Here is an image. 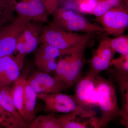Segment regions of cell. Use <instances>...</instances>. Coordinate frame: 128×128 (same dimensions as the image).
Listing matches in <instances>:
<instances>
[{"label":"cell","mask_w":128,"mask_h":128,"mask_svg":"<svg viewBox=\"0 0 128 128\" xmlns=\"http://www.w3.org/2000/svg\"><path fill=\"white\" fill-rule=\"evenodd\" d=\"M102 41L108 44L115 51L121 55H128V36L124 34L114 38H110L107 36L102 38Z\"/></svg>","instance_id":"e0dca14e"},{"label":"cell","mask_w":128,"mask_h":128,"mask_svg":"<svg viewBox=\"0 0 128 128\" xmlns=\"http://www.w3.org/2000/svg\"><path fill=\"white\" fill-rule=\"evenodd\" d=\"M96 76L89 71L76 84L73 98L79 106L85 110H91L92 107L98 105Z\"/></svg>","instance_id":"ba28073f"},{"label":"cell","mask_w":128,"mask_h":128,"mask_svg":"<svg viewBox=\"0 0 128 128\" xmlns=\"http://www.w3.org/2000/svg\"><path fill=\"white\" fill-rule=\"evenodd\" d=\"M37 22H28L17 41L15 52L17 54L14 58L22 68L25 56L34 52L41 42L40 36L43 27Z\"/></svg>","instance_id":"52a82bcc"},{"label":"cell","mask_w":128,"mask_h":128,"mask_svg":"<svg viewBox=\"0 0 128 128\" xmlns=\"http://www.w3.org/2000/svg\"><path fill=\"white\" fill-rule=\"evenodd\" d=\"M22 70L12 56L0 57V87L13 83L20 76Z\"/></svg>","instance_id":"4fadbf2b"},{"label":"cell","mask_w":128,"mask_h":128,"mask_svg":"<svg viewBox=\"0 0 128 128\" xmlns=\"http://www.w3.org/2000/svg\"><path fill=\"white\" fill-rule=\"evenodd\" d=\"M0 126L6 128H25L27 124L18 121L13 114L0 104Z\"/></svg>","instance_id":"ffe728a7"},{"label":"cell","mask_w":128,"mask_h":128,"mask_svg":"<svg viewBox=\"0 0 128 128\" xmlns=\"http://www.w3.org/2000/svg\"><path fill=\"white\" fill-rule=\"evenodd\" d=\"M95 33L81 34L67 32L53 23L43 27L40 36L41 43L56 48L63 55H70L84 46L94 38Z\"/></svg>","instance_id":"6da1fadb"},{"label":"cell","mask_w":128,"mask_h":128,"mask_svg":"<svg viewBox=\"0 0 128 128\" xmlns=\"http://www.w3.org/2000/svg\"><path fill=\"white\" fill-rule=\"evenodd\" d=\"M94 52L102 58L110 62H112L116 52L108 44L102 41H101L97 48Z\"/></svg>","instance_id":"cb8c5ba5"},{"label":"cell","mask_w":128,"mask_h":128,"mask_svg":"<svg viewBox=\"0 0 128 128\" xmlns=\"http://www.w3.org/2000/svg\"><path fill=\"white\" fill-rule=\"evenodd\" d=\"M28 22L16 16L0 27V57L12 55L15 52L18 37Z\"/></svg>","instance_id":"9c48e42d"},{"label":"cell","mask_w":128,"mask_h":128,"mask_svg":"<svg viewBox=\"0 0 128 128\" xmlns=\"http://www.w3.org/2000/svg\"><path fill=\"white\" fill-rule=\"evenodd\" d=\"M125 1L128 2V0H125Z\"/></svg>","instance_id":"f1b7e54d"},{"label":"cell","mask_w":128,"mask_h":128,"mask_svg":"<svg viewBox=\"0 0 128 128\" xmlns=\"http://www.w3.org/2000/svg\"><path fill=\"white\" fill-rule=\"evenodd\" d=\"M112 64L115 67L116 71L128 74V55H121L118 58L113 59Z\"/></svg>","instance_id":"d4e9b609"},{"label":"cell","mask_w":128,"mask_h":128,"mask_svg":"<svg viewBox=\"0 0 128 128\" xmlns=\"http://www.w3.org/2000/svg\"><path fill=\"white\" fill-rule=\"evenodd\" d=\"M37 93L27 80L25 85L24 100L23 118L27 123L33 121L35 118V108Z\"/></svg>","instance_id":"5bb4252c"},{"label":"cell","mask_w":128,"mask_h":128,"mask_svg":"<svg viewBox=\"0 0 128 128\" xmlns=\"http://www.w3.org/2000/svg\"><path fill=\"white\" fill-rule=\"evenodd\" d=\"M74 120H71L64 125L63 128H88V123L80 122L76 121Z\"/></svg>","instance_id":"4316f807"},{"label":"cell","mask_w":128,"mask_h":128,"mask_svg":"<svg viewBox=\"0 0 128 128\" xmlns=\"http://www.w3.org/2000/svg\"><path fill=\"white\" fill-rule=\"evenodd\" d=\"M96 89L102 113L97 128H104L120 115L121 109L118 104L116 88L112 81L99 75L96 76Z\"/></svg>","instance_id":"7a4b0ae2"},{"label":"cell","mask_w":128,"mask_h":128,"mask_svg":"<svg viewBox=\"0 0 128 128\" xmlns=\"http://www.w3.org/2000/svg\"><path fill=\"white\" fill-rule=\"evenodd\" d=\"M34 52V62L38 70L50 75L54 74L56 70V59L64 56L60 50L43 43H41Z\"/></svg>","instance_id":"7c38bea8"},{"label":"cell","mask_w":128,"mask_h":128,"mask_svg":"<svg viewBox=\"0 0 128 128\" xmlns=\"http://www.w3.org/2000/svg\"><path fill=\"white\" fill-rule=\"evenodd\" d=\"M17 16L29 22H44L48 16L41 0H11Z\"/></svg>","instance_id":"30bf717a"},{"label":"cell","mask_w":128,"mask_h":128,"mask_svg":"<svg viewBox=\"0 0 128 128\" xmlns=\"http://www.w3.org/2000/svg\"><path fill=\"white\" fill-rule=\"evenodd\" d=\"M26 81V75H22L20 76L13 82L14 84L13 87L12 88V93L14 104L17 110L22 118L23 116L24 92L25 85Z\"/></svg>","instance_id":"2e32d148"},{"label":"cell","mask_w":128,"mask_h":128,"mask_svg":"<svg viewBox=\"0 0 128 128\" xmlns=\"http://www.w3.org/2000/svg\"><path fill=\"white\" fill-rule=\"evenodd\" d=\"M37 98L44 102L45 110L52 112L68 114L76 113L82 118H94L95 112L80 107L72 96L62 94L60 92L52 94H37Z\"/></svg>","instance_id":"8992f818"},{"label":"cell","mask_w":128,"mask_h":128,"mask_svg":"<svg viewBox=\"0 0 128 128\" xmlns=\"http://www.w3.org/2000/svg\"><path fill=\"white\" fill-rule=\"evenodd\" d=\"M52 23L62 30L70 32H104L103 28L92 23L77 12L64 7H59L52 14Z\"/></svg>","instance_id":"277c9868"},{"label":"cell","mask_w":128,"mask_h":128,"mask_svg":"<svg viewBox=\"0 0 128 128\" xmlns=\"http://www.w3.org/2000/svg\"></svg>","instance_id":"f546056e"},{"label":"cell","mask_w":128,"mask_h":128,"mask_svg":"<svg viewBox=\"0 0 128 128\" xmlns=\"http://www.w3.org/2000/svg\"><path fill=\"white\" fill-rule=\"evenodd\" d=\"M116 78L122 95V108H126L128 107V74L116 71Z\"/></svg>","instance_id":"603a6c76"},{"label":"cell","mask_w":128,"mask_h":128,"mask_svg":"<svg viewBox=\"0 0 128 128\" xmlns=\"http://www.w3.org/2000/svg\"><path fill=\"white\" fill-rule=\"evenodd\" d=\"M90 62L91 66L89 71L96 76L99 75L102 72L107 70L112 65V62L105 60L94 52Z\"/></svg>","instance_id":"7402d4cb"},{"label":"cell","mask_w":128,"mask_h":128,"mask_svg":"<svg viewBox=\"0 0 128 128\" xmlns=\"http://www.w3.org/2000/svg\"><path fill=\"white\" fill-rule=\"evenodd\" d=\"M70 0L74 2H76L77 0Z\"/></svg>","instance_id":"83f0119b"},{"label":"cell","mask_w":128,"mask_h":128,"mask_svg":"<svg viewBox=\"0 0 128 128\" xmlns=\"http://www.w3.org/2000/svg\"><path fill=\"white\" fill-rule=\"evenodd\" d=\"M11 0H0V27L16 17Z\"/></svg>","instance_id":"d6986e66"},{"label":"cell","mask_w":128,"mask_h":128,"mask_svg":"<svg viewBox=\"0 0 128 128\" xmlns=\"http://www.w3.org/2000/svg\"><path fill=\"white\" fill-rule=\"evenodd\" d=\"M123 1H125V0H97L96 5L88 14L96 17L100 16Z\"/></svg>","instance_id":"44dd1931"},{"label":"cell","mask_w":128,"mask_h":128,"mask_svg":"<svg viewBox=\"0 0 128 128\" xmlns=\"http://www.w3.org/2000/svg\"><path fill=\"white\" fill-rule=\"evenodd\" d=\"M63 0H41L47 15H51L60 7Z\"/></svg>","instance_id":"484cf974"},{"label":"cell","mask_w":128,"mask_h":128,"mask_svg":"<svg viewBox=\"0 0 128 128\" xmlns=\"http://www.w3.org/2000/svg\"><path fill=\"white\" fill-rule=\"evenodd\" d=\"M128 2L123 1L92 20L99 24L108 35L117 37L124 34L128 27Z\"/></svg>","instance_id":"5b68a950"},{"label":"cell","mask_w":128,"mask_h":128,"mask_svg":"<svg viewBox=\"0 0 128 128\" xmlns=\"http://www.w3.org/2000/svg\"><path fill=\"white\" fill-rule=\"evenodd\" d=\"M12 90L9 86L0 87V104L5 109L13 114L18 121L27 124L15 106Z\"/></svg>","instance_id":"9a60e30c"},{"label":"cell","mask_w":128,"mask_h":128,"mask_svg":"<svg viewBox=\"0 0 128 128\" xmlns=\"http://www.w3.org/2000/svg\"><path fill=\"white\" fill-rule=\"evenodd\" d=\"M83 46L64 58H60L57 62L54 77L69 87L74 86L81 80L82 72L86 61Z\"/></svg>","instance_id":"3957f363"},{"label":"cell","mask_w":128,"mask_h":128,"mask_svg":"<svg viewBox=\"0 0 128 128\" xmlns=\"http://www.w3.org/2000/svg\"><path fill=\"white\" fill-rule=\"evenodd\" d=\"M27 80L37 94L58 93L69 88L54 76L41 71L36 72Z\"/></svg>","instance_id":"8fae6325"},{"label":"cell","mask_w":128,"mask_h":128,"mask_svg":"<svg viewBox=\"0 0 128 128\" xmlns=\"http://www.w3.org/2000/svg\"><path fill=\"white\" fill-rule=\"evenodd\" d=\"M30 128H61L58 118L50 114L40 115L34 118Z\"/></svg>","instance_id":"ac0fdd59"}]
</instances>
